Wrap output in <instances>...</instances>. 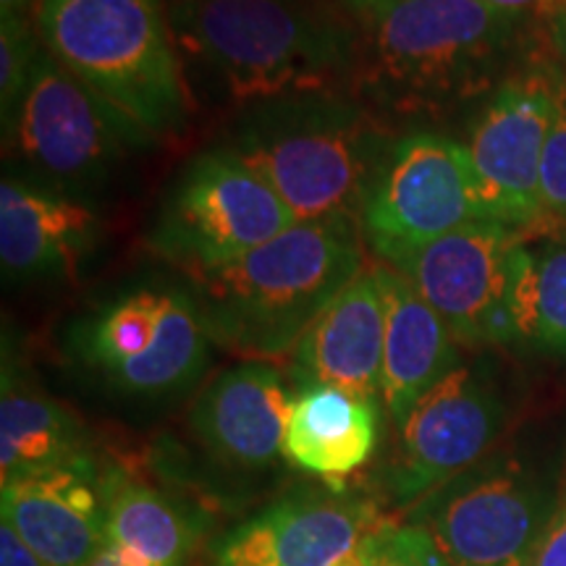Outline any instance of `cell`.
Masks as SVG:
<instances>
[{"label":"cell","instance_id":"6da1fadb","mask_svg":"<svg viewBox=\"0 0 566 566\" xmlns=\"http://www.w3.org/2000/svg\"><path fill=\"white\" fill-rule=\"evenodd\" d=\"M168 21L242 105L344 95L359 76V30L315 0H174Z\"/></svg>","mask_w":566,"mask_h":566},{"label":"cell","instance_id":"7a4b0ae2","mask_svg":"<svg viewBox=\"0 0 566 566\" xmlns=\"http://www.w3.org/2000/svg\"><path fill=\"white\" fill-rule=\"evenodd\" d=\"M367 268L354 218L302 221L231 263L192 273L210 336L244 354L292 352L317 315Z\"/></svg>","mask_w":566,"mask_h":566},{"label":"cell","instance_id":"3957f363","mask_svg":"<svg viewBox=\"0 0 566 566\" xmlns=\"http://www.w3.org/2000/svg\"><path fill=\"white\" fill-rule=\"evenodd\" d=\"M357 82L386 108L430 111L478 92L514 34L483 0H363Z\"/></svg>","mask_w":566,"mask_h":566},{"label":"cell","instance_id":"277c9868","mask_svg":"<svg viewBox=\"0 0 566 566\" xmlns=\"http://www.w3.org/2000/svg\"><path fill=\"white\" fill-rule=\"evenodd\" d=\"M34 27L63 69L150 139L187 126V82L158 0H40Z\"/></svg>","mask_w":566,"mask_h":566},{"label":"cell","instance_id":"5b68a950","mask_svg":"<svg viewBox=\"0 0 566 566\" xmlns=\"http://www.w3.org/2000/svg\"><path fill=\"white\" fill-rule=\"evenodd\" d=\"M229 150L263 176L302 223L359 221L391 145L344 95H302L263 103Z\"/></svg>","mask_w":566,"mask_h":566},{"label":"cell","instance_id":"8992f818","mask_svg":"<svg viewBox=\"0 0 566 566\" xmlns=\"http://www.w3.org/2000/svg\"><path fill=\"white\" fill-rule=\"evenodd\" d=\"M564 464L488 454L407 509L449 566H525L556 509Z\"/></svg>","mask_w":566,"mask_h":566},{"label":"cell","instance_id":"52a82bcc","mask_svg":"<svg viewBox=\"0 0 566 566\" xmlns=\"http://www.w3.org/2000/svg\"><path fill=\"white\" fill-rule=\"evenodd\" d=\"M294 223L271 184L221 147L197 155L174 184L150 247L192 275L258 250Z\"/></svg>","mask_w":566,"mask_h":566},{"label":"cell","instance_id":"ba28073f","mask_svg":"<svg viewBox=\"0 0 566 566\" xmlns=\"http://www.w3.org/2000/svg\"><path fill=\"white\" fill-rule=\"evenodd\" d=\"M147 139L42 45L17 124L3 142L55 192L66 195L95 187Z\"/></svg>","mask_w":566,"mask_h":566},{"label":"cell","instance_id":"9c48e42d","mask_svg":"<svg viewBox=\"0 0 566 566\" xmlns=\"http://www.w3.org/2000/svg\"><path fill=\"white\" fill-rule=\"evenodd\" d=\"M478 221L491 218L480 200L470 153L430 132L394 142L359 212V226L378 260H391Z\"/></svg>","mask_w":566,"mask_h":566},{"label":"cell","instance_id":"30bf717a","mask_svg":"<svg viewBox=\"0 0 566 566\" xmlns=\"http://www.w3.org/2000/svg\"><path fill=\"white\" fill-rule=\"evenodd\" d=\"M210 338L192 294L137 289L82 325L80 352L118 391L163 396L202 373Z\"/></svg>","mask_w":566,"mask_h":566},{"label":"cell","instance_id":"8fae6325","mask_svg":"<svg viewBox=\"0 0 566 566\" xmlns=\"http://www.w3.org/2000/svg\"><path fill=\"white\" fill-rule=\"evenodd\" d=\"M525 233L478 221L378 263L407 275L459 344H509L516 342L512 289L516 247Z\"/></svg>","mask_w":566,"mask_h":566},{"label":"cell","instance_id":"7c38bea8","mask_svg":"<svg viewBox=\"0 0 566 566\" xmlns=\"http://www.w3.org/2000/svg\"><path fill=\"white\" fill-rule=\"evenodd\" d=\"M506 420L509 407L493 373L483 363L459 365L399 424L384 480L388 499L409 509L462 475L491 454Z\"/></svg>","mask_w":566,"mask_h":566},{"label":"cell","instance_id":"4fadbf2b","mask_svg":"<svg viewBox=\"0 0 566 566\" xmlns=\"http://www.w3.org/2000/svg\"><path fill=\"white\" fill-rule=\"evenodd\" d=\"M556 111V84L543 76L506 82L480 113L470 153L488 218L516 231L546 226L541 160Z\"/></svg>","mask_w":566,"mask_h":566},{"label":"cell","instance_id":"5bb4252c","mask_svg":"<svg viewBox=\"0 0 566 566\" xmlns=\"http://www.w3.org/2000/svg\"><path fill=\"white\" fill-rule=\"evenodd\" d=\"M378 527L370 501L300 495L226 535L216 548V566H336Z\"/></svg>","mask_w":566,"mask_h":566},{"label":"cell","instance_id":"9a60e30c","mask_svg":"<svg viewBox=\"0 0 566 566\" xmlns=\"http://www.w3.org/2000/svg\"><path fill=\"white\" fill-rule=\"evenodd\" d=\"M0 512L48 566H90L105 548L103 485L92 462L11 480Z\"/></svg>","mask_w":566,"mask_h":566},{"label":"cell","instance_id":"2e32d148","mask_svg":"<svg viewBox=\"0 0 566 566\" xmlns=\"http://www.w3.org/2000/svg\"><path fill=\"white\" fill-rule=\"evenodd\" d=\"M292 401L275 367L244 363L202 388L189 424L221 464L263 470L283 454Z\"/></svg>","mask_w":566,"mask_h":566},{"label":"cell","instance_id":"e0dca14e","mask_svg":"<svg viewBox=\"0 0 566 566\" xmlns=\"http://www.w3.org/2000/svg\"><path fill=\"white\" fill-rule=\"evenodd\" d=\"M386 304L373 265L336 296L292 349L296 386H331L375 399L380 394Z\"/></svg>","mask_w":566,"mask_h":566},{"label":"cell","instance_id":"ac0fdd59","mask_svg":"<svg viewBox=\"0 0 566 566\" xmlns=\"http://www.w3.org/2000/svg\"><path fill=\"white\" fill-rule=\"evenodd\" d=\"M97 233L101 221L87 205L9 176L0 184V265L11 279L71 275Z\"/></svg>","mask_w":566,"mask_h":566},{"label":"cell","instance_id":"d6986e66","mask_svg":"<svg viewBox=\"0 0 566 566\" xmlns=\"http://www.w3.org/2000/svg\"><path fill=\"white\" fill-rule=\"evenodd\" d=\"M373 271L386 304L380 396L388 417L401 424L430 388L457 370L459 342L407 275L386 263H375Z\"/></svg>","mask_w":566,"mask_h":566},{"label":"cell","instance_id":"ffe728a7","mask_svg":"<svg viewBox=\"0 0 566 566\" xmlns=\"http://www.w3.org/2000/svg\"><path fill=\"white\" fill-rule=\"evenodd\" d=\"M378 446L375 399L331 386H304L292 401L283 454L304 472L346 478L373 457Z\"/></svg>","mask_w":566,"mask_h":566},{"label":"cell","instance_id":"44dd1931","mask_svg":"<svg viewBox=\"0 0 566 566\" xmlns=\"http://www.w3.org/2000/svg\"><path fill=\"white\" fill-rule=\"evenodd\" d=\"M84 462L92 459L74 417L51 396L21 384L6 363L0 396V485Z\"/></svg>","mask_w":566,"mask_h":566},{"label":"cell","instance_id":"7402d4cb","mask_svg":"<svg viewBox=\"0 0 566 566\" xmlns=\"http://www.w3.org/2000/svg\"><path fill=\"white\" fill-rule=\"evenodd\" d=\"M105 506V546L129 551L150 566H184L197 530L176 501L129 472L101 475Z\"/></svg>","mask_w":566,"mask_h":566},{"label":"cell","instance_id":"603a6c76","mask_svg":"<svg viewBox=\"0 0 566 566\" xmlns=\"http://www.w3.org/2000/svg\"><path fill=\"white\" fill-rule=\"evenodd\" d=\"M512 317L516 338L566 354V237L525 233L516 247Z\"/></svg>","mask_w":566,"mask_h":566},{"label":"cell","instance_id":"cb8c5ba5","mask_svg":"<svg viewBox=\"0 0 566 566\" xmlns=\"http://www.w3.org/2000/svg\"><path fill=\"white\" fill-rule=\"evenodd\" d=\"M42 53V40L32 21H0V116L3 139L17 124L19 108L30 90L34 66Z\"/></svg>","mask_w":566,"mask_h":566},{"label":"cell","instance_id":"d4e9b609","mask_svg":"<svg viewBox=\"0 0 566 566\" xmlns=\"http://www.w3.org/2000/svg\"><path fill=\"white\" fill-rule=\"evenodd\" d=\"M541 205L546 223H566V84L556 87V111L541 160Z\"/></svg>","mask_w":566,"mask_h":566},{"label":"cell","instance_id":"484cf974","mask_svg":"<svg viewBox=\"0 0 566 566\" xmlns=\"http://www.w3.org/2000/svg\"><path fill=\"white\" fill-rule=\"evenodd\" d=\"M373 566H449L415 525H380L370 535Z\"/></svg>","mask_w":566,"mask_h":566},{"label":"cell","instance_id":"4316f807","mask_svg":"<svg viewBox=\"0 0 566 566\" xmlns=\"http://www.w3.org/2000/svg\"><path fill=\"white\" fill-rule=\"evenodd\" d=\"M525 566H566V459L556 509Z\"/></svg>","mask_w":566,"mask_h":566},{"label":"cell","instance_id":"83f0119b","mask_svg":"<svg viewBox=\"0 0 566 566\" xmlns=\"http://www.w3.org/2000/svg\"><path fill=\"white\" fill-rule=\"evenodd\" d=\"M0 566H48L34 551L17 535L9 522L0 525Z\"/></svg>","mask_w":566,"mask_h":566},{"label":"cell","instance_id":"f1b7e54d","mask_svg":"<svg viewBox=\"0 0 566 566\" xmlns=\"http://www.w3.org/2000/svg\"><path fill=\"white\" fill-rule=\"evenodd\" d=\"M543 13H546L551 48H554L558 63L566 69V0H548L543 6Z\"/></svg>","mask_w":566,"mask_h":566},{"label":"cell","instance_id":"f546056e","mask_svg":"<svg viewBox=\"0 0 566 566\" xmlns=\"http://www.w3.org/2000/svg\"><path fill=\"white\" fill-rule=\"evenodd\" d=\"M40 0H0V21H32L38 17Z\"/></svg>","mask_w":566,"mask_h":566},{"label":"cell","instance_id":"4dcf8cb0","mask_svg":"<svg viewBox=\"0 0 566 566\" xmlns=\"http://www.w3.org/2000/svg\"><path fill=\"white\" fill-rule=\"evenodd\" d=\"M90 566H150V564L142 562L139 556L129 554V551L105 546V548L101 551V554H97L95 562H92Z\"/></svg>","mask_w":566,"mask_h":566},{"label":"cell","instance_id":"1f68e13d","mask_svg":"<svg viewBox=\"0 0 566 566\" xmlns=\"http://www.w3.org/2000/svg\"><path fill=\"white\" fill-rule=\"evenodd\" d=\"M483 3H488L495 11H504V13H512V17H516V13H522L527 9H543L548 0H483Z\"/></svg>","mask_w":566,"mask_h":566},{"label":"cell","instance_id":"d6a6232c","mask_svg":"<svg viewBox=\"0 0 566 566\" xmlns=\"http://www.w3.org/2000/svg\"><path fill=\"white\" fill-rule=\"evenodd\" d=\"M336 566H373V551H370V535L365 537L363 546H359L354 554H349L344 562H338Z\"/></svg>","mask_w":566,"mask_h":566},{"label":"cell","instance_id":"836d02e7","mask_svg":"<svg viewBox=\"0 0 566 566\" xmlns=\"http://www.w3.org/2000/svg\"><path fill=\"white\" fill-rule=\"evenodd\" d=\"M346 3H349V6H357V3H363V0H346Z\"/></svg>","mask_w":566,"mask_h":566}]
</instances>
